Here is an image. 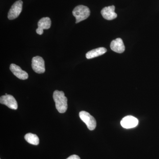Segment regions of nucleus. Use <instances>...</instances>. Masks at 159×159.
<instances>
[{"label":"nucleus","instance_id":"nucleus-2","mask_svg":"<svg viewBox=\"0 0 159 159\" xmlns=\"http://www.w3.org/2000/svg\"><path fill=\"white\" fill-rule=\"evenodd\" d=\"M73 15L76 18V23H78L87 19L90 15V10L87 6L80 5L73 10Z\"/></svg>","mask_w":159,"mask_h":159},{"label":"nucleus","instance_id":"nucleus-12","mask_svg":"<svg viewBox=\"0 0 159 159\" xmlns=\"http://www.w3.org/2000/svg\"><path fill=\"white\" fill-rule=\"evenodd\" d=\"M107 50L104 48H99L89 51L86 54L87 59H92L105 54Z\"/></svg>","mask_w":159,"mask_h":159},{"label":"nucleus","instance_id":"nucleus-11","mask_svg":"<svg viewBox=\"0 0 159 159\" xmlns=\"http://www.w3.org/2000/svg\"><path fill=\"white\" fill-rule=\"evenodd\" d=\"M111 49L118 53H122L125 51V48L123 41L121 38L113 40L111 43Z\"/></svg>","mask_w":159,"mask_h":159},{"label":"nucleus","instance_id":"nucleus-7","mask_svg":"<svg viewBox=\"0 0 159 159\" xmlns=\"http://www.w3.org/2000/svg\"><path fill=\"white\" fill-rule=\"evenodd\" d=\"M139 123V120L133 116H129L124 117L121 121V125L122 127L125 129H130L136 127Z\"/></svg>","mask_w":159,"mask_h":159},{"label":"nucleus","instance_id":"nucleus-4","mask_svg":"<svg viewBox=\"0 0 159 159\" xmlns=\"http://www.w3.org/2000/svg\"><path fill=\"white\" fill-rule=\"evenodd\" d=\"M31 63L32 69L35 73L41 74L45 72V61L42 57L39 56L33 57Z\"/></svg>","mask_w":159,"mask_h":159},{"label":"nucleus","instance_id":"nucleus-1","mask_svg":"<svg viewBox=\"0 0 159 159\" xmlns=\"http://www.w3.org/2000/svg\"><path fill=\"white\" fill-rule=\"evenodd\" d=\"M53 99L55 102V106L60 113L66 112L68 108L67 98L62 91L55 90L53 93Z\"/></svg>","mask_w":159,"mask_h":159},{"label":"nucleus","instance_id":"nucleus-5","mask_svg":"<svg viewBox=\"0 0 159 159\" xmlns=\"http://www.w3.org/2000/svg\"><path fill=\"white\" fill-rule=\"evenodd\" d=\"M23 2L21 0L16 1L11 6L8 12V18L9 20H12L18 17L22 10Z\"/></svg>","mask_w":159,"mask_h":159},{"label":"nucleus","instance_id":"nucleus-3","mask_svg":"<svg viewBox=\"0 0 159 159\" xmlns=\"http://www.w3.org/2000/svg\"><path fill=\"white\" fill-rule=\"evenodd\" d=\"M79 116L83 122L85 123L88 128L90 130H93L97 126L96 119L90 114L85 111H81L79 113Z\"/></svg>","mask_w":159,"mask_h":159},{"label":"nucleus","instance_id":"nucleus-14","mask_svg":"<svg viewBox=\"0 0 159 159\" xmlns=\"http://www.w3.org/2000/svg\"><path fill=\"white\" fill-rule=\"evenodd\" d=\"M66 159H80V158L79 156H78L76 155H71L68 158H67Z\"/></svg>","mask_w":159,"mask_h":159},{"label":"nucleus","instance_id":"nucleus-10","mask_svg":"<svg viewBox=\"0 0 159 159\" xmlns=\"http://www.w3.org/2000/svg\"><path fill=\"white\" fill-rule=\"evenodd\" d=\"M115 6H114L104 7L101 11L102 17L105 19L111 20L116 18L117 15L115 12Z\"/></svg>","mask_w":159,"mask_h":159},{"label":"nucleus","instance_id":"nucleus-6","mask_svg":"<svg viewBox=\"0 0 159 159\" xmlns=\"http://www.w3.org/2000/svg\"><path fill=\"white\" fill-rule=\"evenodd\" d=\"M0 103L6 105L11 109L16 110L18 108V104L16 100L11 95L2 96L0 98Z\"/></svg>","mask_w":159,"mask_h":159},{"label":"nucleus","instance_id":"nucleus-9","mask_svg":"<svg viewBox=\"0 0 159 159\" xmlns=\"http://www.w3.org/2000/svg\"><path fill=\"white\" fill-rule=\"evenodd\" d=\"M10 70L12 74L19 79L25 80L29 77V75L27 72L23 70L20 66L14 64L10 65Z\"/></svg>","mask_w":159,"mask_h":159},{"label":"nucleus","instance_id":"nucleus-13","mask_svg":"<svg viewBox=\"0 0 159 159\" xmlns=\"http://www.w3.org/2000/svg\"><path fill=\"white\" fill-rule=\"evenodd\" d=\"M25 139L28 143L31 145H37L39 143V140L38 137L35 134L28 133L26 134Z\"/></svg>","mask_w":159,"mask_h":159},{"label":"nucleus","instance_id":"nucleus-8","mask_svg":"<svg viewBox=\"0 0 159 159\" xmlns=\"http://www.w3.org/2000/svg\"><path fill=\"white\" fill-rule=\"evenodd\" d=\"M51 21L49 17H43L39 21L38 23L37 29L36 30V33L39 35H41L43 33L44 29H48L51 28Z\"/></svg>","mask_w":159,"mask_h":159}]
</instances>
